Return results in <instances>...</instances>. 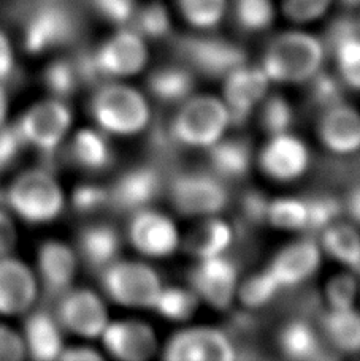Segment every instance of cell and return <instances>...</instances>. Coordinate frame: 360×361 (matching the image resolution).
I'll return each mask as SVG.
<instances>
[{
  "mask_svg": "<svg viewBox=\"0 0 360 361\" xmlns=\"http://www.w3.org/2000/svg\"><path fill=\"white\" fill-rule=\"evenodd\" d=\"M325 59V44L305 32H284L276 35L263 53L262 70L270 81L282 85L308 82Z\"/></svg>",
  "mask_w": 360,
  "mask_h": 361,
  "instance_id": "obj_1",
  "label": "cell"
},
{
  "mask_svg": "<svg viewBox=\"0 0 360 361\" xmlns=\"http://www.w3.org/2000/svg\"><path fill=\"white\" fill-rule=\"evenodd\" d=\"M91 113L102 132L119 137L140 133L151 121L150 105L143 94L121 82L99 86L92 95Z\"/></svg>",
  "mask_w": 360,
  "mask_h": 361,
  "instance_id": "obj_2",
  "label": "cell"
},
{
  "mask_svg": "<svg viewBox=\"0 0 360 361\" xmlns=\"http://www.w3.org/2000/svg\"><path fill=\"white\" fill-rule=\"evenodd\" d=\"M5 204L25 222L48 224L64 211L66 197L53 173L29 170L6 189Z\"/></svg>",
  "mask_w": 360,
  "mask_h": 361,
  "instance_id": "obj_3",
  "label": "cell"
},
{
  "mask_svg": "<svg viewBox=\"0 0 360 361\" xmlns=\"http://www.w3.org/2000/svg\"><path fill=\"white\" fill-rule=\"evenodd\" d=\"M179 105L170 124V135L178 145L208 149L230 126L227 108L216 97L192 94Z\"/></svg>",
  "mask_w": 360,
  "mask_h": 361,
  "instance_id": "obj_4",
  "label": "cell"
},
{
  "mask_svg": "<svg viewBox=\"0 0 360 361\" xmlns=\"http://www.w3.org/2000/svg\"><path fill=\"white\" fill-rule=\"evenodd\" d=\"M78 19L70 6L48 0L34 6L23 24V44L30 54H43L72 43Z\"/></svg>",
  "mask_w": 360,
  "mask_h": 361,
  "instance_id": "obj_5",
  "label": "cell"
},
{
  "mask_svg": "<svg viewBox=\"0 0 360 361\" xmlns=\"http://www.w3.org/2000/svg\"><path fill=\"white\" fill-rule=\"evenodd\" d=\"M102 283L114 302L127 307L151 309L162 288L160 277L146 263L119 259L102 271Z\"/></svg>",
  "mask_w": 360,
  "mask_h": 361,
  "instance_id": "obj_6",
  "label": "cell"
},
{
  "mask_svg": "<svg viewBox=\"0 0 360 361\" xmlns=\"http://www.w3.org/2000/svg\"><path fill=\"white\" fill-rule=\"evenodd\" d=\"M72 119L67 103L51 97L30 106L16 127L25 146H34L43 154H51L67 137Z\"/></svg>",
  "mask_w": 360,
  "mask_h": 361,
  "instance_id": "obj_7",
  "label": "cell"
},
{
  "mask_svg": "<svg viewBox=\"0 0 360 361\" xmlns=\"http://www.w3.org/2000/svg\"><path fill=\"white\" fill-rule=\"evenodd\" d=\"M178 48L191 70H197L210 78L224 80L230 72L246 63L244 49L224 38L188 37L178 43Z\"/></svg>",
  "mask_w": 360,
  "mask_h": 361,
  "instance_id": "obj_8",
  "label": "cell"
},
{
  "mask_svg": "<svg viewBox=\"0 0 360 361\" xmlns=\"http://www.w3.org/2000/svg\"><path fill=\"white\" fill-rule=\"evenodd\" d=\"M170 200L186 216H216L227 204V190L217 176L184 173L170 184Z\"/></svg>",
  "mask_w": 360,
  "mask_h": 361,
  "instance_id": "obj_9",
  "label": "cell"
},
{
  "mask_svg": "<svg viewBox=\"0 0 360 361\" xmlns=\"http://www.w3.org/2000/svg\"><path fill=\"white\" fill-rule=\"evenodd\" d=\"M162 357L169 361H232L235 347L217 328L194 326L173 334Z\"/></svg>",
  "mask_w": 360,
  "mask_h": 361,
  "instance_id": "obj_10",
  "label": "cell"
},
{
  "mask_svg": "<svg viewBox=\"0 0 360 361\" xmlns=\"http://www.w3.org/2000/svg\"><path fill=\"white\" fill-rule=\"evenodd\" d=\"M92 57L102 78H127L145 68L146 42L133 29H121L92 51Z\"/></svg>",
  "mask_w": 360,
  "mask_h": 361,
  "instance_id": "obj_11",
  "label": "cell"
},
{
  "mask_svg": "<svg viewBox=\"0 0 360 361\" xmlns=\"http://www.w3.org/2000/svg\"><path fill=\"white\" fill-rule=\"evenodd\" d=\"M189 281L200 301L220 311H226L232 305L240 283L236 265L224 255L198 260L191 271Z\"/></svg>",
  "mask_w": 360,
  "mask_h": 361,
  "instance_id": "obj_12",
  "label": "cell"
},
{
  "mask_svg": "<svg viewBox=\"0 0 360 361\" xmlns=\"http://www.w3.org/2000/svg\"><path fill=\"white\" fill-rule=\"evenodd\" d=\"M56 319L62 328L83 338H100L110 322L105 302L86 288H68L62 293Z\"/></svg>",
  "mask_w": 360,
  "mask_h": 361,
  "instance_id": "obj_13",
  "label": "cell"
},
{
  "mask_svg": "<svg viewBox=\"0 0 360 361\" xmlns=\"http://www.w3.org/2000/svg\"><path fill=\"white\" fill-rule=\"evenodd\" d=\"M128 240L143 255L162 259L178 249L179 231L175 222L164 212L146 208L132 214L128 225Z\"/></svg>",
  "mask_w": 360,
  "mask_h": 361,
  "instance_id": "obj_14",
  "label": "cell"
},
{
  "mask_svg": "<svg viewBox=\"0 0 360 361\" xmlns=\"http://www.w3.org/2000/svg\"><path fill=\"white\" fill-rule=\"evenodd\" d=\"M268 76L260 67L243 63L224 78V97L230 124H243L268 94Z\"/></svg>",
  "mask_w": 360,
  "mask_h": 361,
  "instance_id": "obj_15",
  "label": "cell"
},
{
  "mask_svg": "<svg viewBox=\"0 0 360 361\" xmlns=\"http://www.w3.org/2000/svg\"><path fill=\"white\" fill-rule=\"evenodd\" d=\"M100 338L107 352L121 361H146L159 347L152 328L138 320L108 322Z\"/></svg>",
  "mask_w": 360,
  "mask_h": 361,
  "instance_id": "obj_16",
  "label": "cell"
},
{
  "mask_svg": "<svg viewBox=\"0 0 360 361\" xmlns=\"http://www.w3.org/2000/svg\"><path fill=\"white\" fill-rule=\"evenodd\" d=\"M310 164L306 145L292 133L270 137L259 156V165L267 176L276 180H294L300 178Z\"/></svg>",
  "mask_w": 360,
  "mask_h": 361,
  "instance_id": "obj_17",
  "label": "cell"
},
{
  "mask_svg": "<svg viewBox=\"0 0 360 361\" xmlns=\"http://www.w3.org/2000/svg\"><path fill=\"white\" fill-rule=\"evenodd\" d=\"M164 180L157 170L151 166H135L114 180L108 189L110 203L116 209L137 212L151 208V204L160 197Z\"/></svg>",
  "mask_w": 360,
  "mask_h": 361,
  "instance_id": "obj_18",
  "label": "cell"
},
{
  "mask_svg": "<svg viewBox=\"0 0 360 361\" xmlns=\"http://www.w3.org/2000/svg\"><path fill=\"white\" fill-rule=\"evenodd\" d=\"M37 296L38 282L32 269L10 255L0 257V314L28 312Z\"/></svg>",
  "mask_w": 360,
  "mask_h": 361,
  "instance_id": "obj_19",
  "label": "cell"
},
{
  "mask_svg": "<svg viewBox=\"0 0 360 361\" xmlns=\"http://www.w3.org/2000/svg\"><path fill=\"white\" fill-rule=\"evenodd\" d=\"M323 249L313 240H300L281 249L268 265L281 288L295 287L310 279L320 267Z\"/></svg>",
  "mask_w": 360,
  "mask_h": 361,
  "instance_id": "obj_20",
  "label": "cell"
},
{
  "mask_svg": "<svg viewBox=\"0 0 360 361\" xmlns=\"http://www.w3.org/2000/svg\"><path fill=\"white\" fill-rule=\"evenodd\" d=\"M319 137L327 149L352 154L360 149V114L346 103L327 108L319 122Z\"/></svg>",
  "mask_w": 360,
  "mask_h": 361,
  "instance_id": "obj_21",
  "label": "cell"
},
{
  "mask_svg": "<svg viewBox=\"0 0 360 361\" xmlns=\"http://www.w3.org/2000/svg\"><path fill=\"white\" fill-rule=\"evenodd\" d=\"M78 257L67 244L48 241L38 250V276L51 295H62L72 286Z\"/></svg>",
  "mask_w": 360,
  "mask_h": 361,
  "instance_id": "obj_22",
  "label": "cell"
},
{
  "mask_svg": "<svg viewBox=\"0 0 360 361\" xmlns=\"http://www.w3.org/2000/svg\"><path fill=\"white\" fill-rule=\"evenodd\" d=\"M25 353L38 361L59 360L64 350L61 325L54 315L44 311L32 312L24 325L21 334Z\"/></svg>",
  "mask_w": 360,
  "mask_h": 361,
  "instance_id": "obj_23",
  "label": "cell"
},
{
  "mask_svg": "<svg viewBox=\"0 0 360 361\" xmlns=\"http://www.w3.org/2000/svg\"><path fill=\"white\" fill-rule=\"evenodd\" d=\"M121 236L108 224L89 225L80 233L78 252L89 268L104 271L119 259Z\"/></svg>",
  "mask_w": 360,
  "mask_h": 361,
  "instance_id": "obj_24",
  "label": "cell"
},
{
  "mask_svg": "<svg viewBox=\"0 0 360 361\" xmlns=\"http://www.w3.org/2000/svg\"><path fill=\"white\" fill-rule=\"evenodd\" d=\"M70 156L81 169L102 171L112 165L114 154L107 133L100 128H81L70 143Z\"/></svg>",
  "mask_w": 360,
  "mask_h": 361,
  "instance_id": "obj_25",
  "label": "cell"
},
{
  "mask_svg": "<svg viewBox=\"0 0 360 361\" xmlns=\"http://www.w3.org/2000/svg\"><path fill=\"white\" fill-rule=\"evenodd\" d=\"M210 165L215 175L222 179H240L248 175L253 164L251 146L240 138L224 137L208 147Z\"/></svg>",
  "mask_w": 360,
  "mask_h": 361,
  "instance_id": "obj_26",
  "label": "cell"
},
{
  "mask_svg": "<svg viewBox=\"0 0 360 361\" xmlns=\"http://www.w3.org/2000/svg\"><path fill=\"white\" fill-rule=\"evenodd\" d=\"M280 350L284 357L297 361L324 358V345L319 333L305 320H291L281 328Z\"/></svg>",
  "mask_w": 360,
  "mask_h": 361,
  "instance_id": "obj_27",
  "label": "cell"
},
{
  "mask_svg": "<svg viewBox=\"0 0 360 361\" xmlns=\"http://www.w3.org/2000/svg\"><path fill=\"white\" fill-rule=\"evenodd\" d=\"M196 78L189 67L165 66L148 78V89L152 97L164 103H183L194 94Z\"/></svg>",
  "mask_w": 360,
  "mask_h": 361,
  "instance_id": "obj_28",
  "label": "cell"
},
{
  "mask_svg": "<svg viewBox=\"0 0 360 361\" xmlns=\"http://www.w3.org/2000/svg\"><path fill=\"white\" fill-rule=\"evenodd\" d=\"M320 249L351 269H360V233L354 224L333 222L320 231Z\"/></svg>",
  "mask_w": 360,
  "mask_h": 361,
  "instance_id": "obj_29",
  "label": "cell"
},
{
  "mask_svg": "<svg viewBox=\"0 0 360 361\" xmlns=\"http://www.w3.org/2000/svg\"><path fill=\"white\" fill-rule=\"evenodd\" d=\"M234 240V230L220 217L207 216L202 224L191 231L188 238L189 252L197 260L224 255Z\"/></svg>",
  "mask_w": 360,
  "mask_h": 361,
  "instance_id": "obj_30",
  "label": "cell"
},
{
  "mask_svg": "<svg viewBox=\"0 0 360 361\" xmlns=\"http://www.w3.org/2000/svg\"><path fill=\"white\" fill-rule=\"evenodd\" d=\"M323 330L337 350L349 355L360 353V312L354 307L329 309L324 315Z\"/></svg>",
  "mask_w": 360,
  "mask_h": 361,
  "instance_id": "obj_31",
  "label": "cell"
},
{
  "mask_svg": "<svg viewBox=\"0 0 360 361\" xmlns=\"http://www.w3.org/2000/svg\"><path fill=\"white\" fill-rule=\"evenodd\" d=\"M198 305H200V298L192 288L162 286L151 309L167 320L186 322L196 314Z\"/></svg>",
  "mask_w": 360,
  "mask_h": 361,
  "instance_id": "obj_32",
  "label": "cell"
},
{
  "mask_svg": "<svg viewBox=\"0 0 360 361\" xmlns=\"http://www.w3.org/2000/svg\"><path fill=\"white\" fill-rule=\"evenodd\" d=\"M43 82L48 92L59 100H66L67 97L73 95L83 85L75 61L66 57L53 61L44 68Z\"/></svg>",
  "mask_w": 360,
  "mask_h": 361,
  "instance_id": "obj_33",
  "label": "cell"
},
{
  "mask_svg": "<svg viewBox=\"0 0 360 361\" xmlns=\"http://www.w3.org/2000/svg\"><path fill=\"white\" fill-rule=\"evenodd\" d=\"M267 222L281 230H305V198L281 197L276 200H270L267 209Z\"/></svg>",
  "mask_w": 360,
  "mask_h": 361,
  "instance_id": "obj_34",
  "label": "cell"
},
{
  "mask_svg": "<svg viewBox=\"0 0 360 361\" xmlns=\"http://www.w3.org/2000/svg\"><path fill=\"white\" fill-rule=\"evenodd\" d=\"M131 24L133 25L132 29L145 40L146 38H152V40L164 38L172 30L170 15L164 4L160 2H151L137 8Z\"/></svg>",
  "mask_w": 360,
  "mask_h": 361,
  "instance_id": "obj_35",
  "label": "cell"
},
{
  "mask_svg": "<svg viewBox=\"0 0 360 361\" xmlns=\"http://www.w3.org/2000/svg\"><path fill=\"white\" fill-rule=\"evenodd\" d=\"M259 121L268 137L287 133L294 124V109L282 95H265L259 105Z\"/></svg>",
  "mask_w": 360,
  "mask_h": 361,
  "instance_id": "obj_36",
  "label": "cell"
},
{
  "mask_svg": "<svg viewBox=\"0 0 360 361\" xmlns=\"http://www.w3.org/2000/svg\"><path fill=\"white\" fill-rule=\"evenodd\" d=\"M281 290L275 277L270 274L268 269H263L260 273L248 277L246 281L239 283L236 288V298H239L244 306L251 309H257L268 305L276 293Z\"/></svg>",
  "mask_w": 360,
  "mask_h": 361,
  "instance_id": "obj_37",
  "label": "cell"
},
{
  "mask_svg": "<svg viewBox=\"0 0 360 361\" xmlns=\"http://www.w3.org/2000/svg\"><path fill=\"white\" fill-rule=\"evenodd\" d=\"M186 21L197 29H213L222 21L227 0H178Z\"/></svg>",
  "mask_w": 360,
  "mask_h": 361,
  "instance_id": "obj_38",
  "label": "cell"
},
{
  "mask_svg": "<svg viewBox=\"0 0 360 361\" xmlns=\"http://www.w3.org/2000/svg\"><path fill=\"white\" fill-rule=\"evenodd\" d=\"M306 203V231L320 233L330 224L340 221L343 212V202L333 195H316L305 198Z\"/></svg>",
  "mask_w": 360,
  "mask_h": 361,
  "instance_id": "obj_39",
  "label": "cell"
},
{
  "mask_svg": "<svg viewBox=\"0 0 360 361\" xmlns=\"http://www.w3.org/2000/svg\"><path fill=\"white\" fill-rule=\"evenodd\" d=\"M332 53L337 62L338 78L344 86L360 90V35L346 38Z\"/></svg>",
  "mask_w": 360,
  "mask_h": 361,
  "instance_id": "obj_40",
  "label": "cell"
},
{
  "mask_svg": "<svg viewBox=\"0 0 360 361\" xmlns=\"http://www.w3.org/2000/svg\"><path fill=\"white\" fill-rule=\"evenodd\" d=\"M235 19L240 27L248 32L265 30L275 19L273 2L272 0H236Z\"/></svg>",
  "mask_w": 360,
  "mask_h": 361,
  "instance_id": "obj_41",
  "label": "cell"
},
{
  "mask_svg": "<svg viewBox=\"0 0 360 361\" xmlns=\"http://www.w3.org/2000/svg\"><path fill=\"white\" fill-rule=\"evenodd\" d=\"M310 85V100L316 108L325 111L327 108H332L338 103L344 102L343 95V81L330 73H325L323 70L313 76L308 81Z\"/></svg>",
  "mask_w": 360,
  "mask_h": 361,
  "instance_id": "obj_42",
  "label": "cell"
},
{
  "mask_svg": "<svg viewBox=\"0 0 360 361\" xmlns=\"http://www.w3.org/2000/svg\"><path fill=\"white\" fill-rule=\"evenodd\" d=\"M359 293V282L351 273H342L333 276L327 282L325 298L329 302V309L352 307Z\"/></svg>",
  "mask_w": 360,
  "mask_h": 361,
  "instance_id": "obj_43",
  "label": "cell"
},
{
  "mask_svg": "<svg viewBox=\"0 0 360 361\" xmlns=\"http://www.w3.org/2000/svg\"><path fill=\"white\" fill-rule=\"evenodd\" d=\"M110 203V192L107 187L86 183L76 187L72 193V206L80 214H94Z\"/></svg>",
  "mask_w": 360,
  "mask_h": 361,
  "instance_id": "obj_44",
  "label": "cell"
},
{
  "mask_svg": "<svg viewBox=\"0 0 360 361\" xmlns=\"http://www.w3.org/2000/svg\"><path fill=\"white\" fill-rule=\"evenodd\" d=\"M88 2L102 19L116 25L131 24L137 11V0H88Z\"/></svg>",
  "mask_w": 360,
  "mask_h": 361,
  "instance_id": "obj_45",
  "label": "cell"
},
{
  "mask_svg": "<svg viewBox=\"0 0 360 361\" xmlns=\"http://www.w3.org/2000/svg\"><path fill=\"white\" fill-rule=\"evenodd\" d=\"M332 0H284L282 11L294 23H311L324 16Z\"/></svg>",
  "mask_w": 360,
  "mask_h": 361,
  "instance_id": "obj_46",
  "label": "cell"
},
{
  "mask_svg": "<svg viewBox=\"0 0 360 361\" xmlns=\"http://www.w3.org/2000/svg\"><path fill=\"white\" fill-rule=\"evenodd\" d=\"M24 146L25 143L16 124L0 126V173L16 162Z\"/></svg>",
  "mask_w": 360,
  "mask_h": 361,
  "instance_id": "obj_47",
  "label": "cell"
},
{
  "mask_svg": "<svg viewBox=\"0 0 360 361\" xmlns=\"http://www.w3.org/2000/svg\"><path fill=\"white\" fill-rule=\"evenodd\" d=\"M25 345L23 336L11 328L0 325V361H18L24 358Z\"/></svg>",
  "mask_w": 360,
  "mask_h": 361,
  "instance_id": "obj_48",
  "label": "cell"
},
{
  "mask_svg": "<svg viewBox=\"0 0 360 361\" xmlns=\"http://www.w3.org/2000/svg\"><path fill=\"white\" fill-rule=\"evenodd\" d=\"M270 200L260 192H248L243 197L241 211L249 222H267Z\"/></svg>",
  "mask_w": 360,
  "mask_h": 361,
  "instance_id": "obj_49",
  "label": "cell"
},
{
  "mask_svg": "<svg viewBox=\"0 0 360 361\" xmlns=\"http://www.w3.org/2000/svg\"><path fill=\"white\" fill-rule=\"evenodd\" d=\"M356 35H360V30H359V25L352 21V19L349 18L338 19V21H335L330 25L329 34H327V42L324 44H327L329 49L332 51L338 43H342L343 40H346V38H351Z\"/></svg>",
  "mask_w": 360,
  "mask_h": 361,
  "instance_id": "obj_50",
  "label": "cell"
},
{
  "mask_svg": "<svg viewBox=\"0 0 360 361\" xmlns=\"http://www.w3.org/2000/svg\"><path fill=\"white\" fill-rule=\"evenodd\" d=\"M16 244V228L13 219L5 209L0 206V257L10 255V252Z\"/></svg>",
  "mask_w": 360,
  "mask_h": 361,
  "instance_id": "obj_51",
  "label": "cell"
},
{
  "mask_svg": "<svg viewBox=\"0 0 360 361\" xmlns=\"http://www.w3.org/2000/svg\"><path fill=\"white\" fill-rule=\"evenodd\" d=\"M15 73V53L11 43L2 30H0V82H5Z\"/></svg>",
  "mask_w": 360,
  "mask_h": 361,
  "instance_id": "obj_52",
  "label": "cell"
},
{
  "mask_svg": "<svg viewBox=\"0 0 360 361\" xmlns=\"http://www.w3.org/2000/svg\"><path fill=\"white\" fill-rule=\"evenodd\" d=\"M59 360L64 361H99L102 360L100 352L94 350L92 347L76 345V347H64Z\"/></svg>",
  "mask_w": 360,
  "mask_h": 361,
  "instance_id": "obj_53",
  "label": "cell"
},
{
  "mask_svg": "<svg viewBox=\"0 0 360 361\" xmlns=\"http://www.w3.org/2000/svg\"><path fill=\"white\" fill-rule=\"evenodd\" d=\"M343 211L348 212V216L352 219V224L360 225V185H356L343 203Z\"/></svg>",
  "mask_w": 360,
  "mask_h": 361,
  "instance_id": "obj_54",
  "label": "cell"
},
{
  "mask_svg": "<svg viewBox=\"0 0 360 361\" xmlns=\"http://www.w3.org/2000/svg\"><path fill=\"white\" fill-rule=\"evenodd\" d=\"M6 109H8V99H6L4 82H0V126L5 124Z\"/></svg>",
  "mask_w": 360,
  "mask_h": 361,
  "instance_id": "obj_55",
  "label": "cell"
},
{
  "mask_svg": "<svg viewBox=\"0 0 360 361\" xmlns=\"http://www.w3.org/2000/svg\"><path fill=\"white\" fill-rule=\"evenodd\" d=\"M343 4H346V5H351V6H356V5H359L360 4V0H342Z\"/></svg>",
  "mask_w": 360,
  "mask_h": 361,
  "instance_id": "obj_56",
  "label": "cell"
},
{
  "mask_svg": "<svg viewBox=\"0 0 360 361\" xmlns=\"http://www.w3.org/2000/svg\"><path fill=\"white\" fill-rule=\"evenodd\" d=\"M0 206H5V192L0 189Z\"/></svg>",
  "mask_w": 360,
  "mask_h": 361,
  "instance_id": "obj_57",
  "label": "cell"
}]
</instances>
